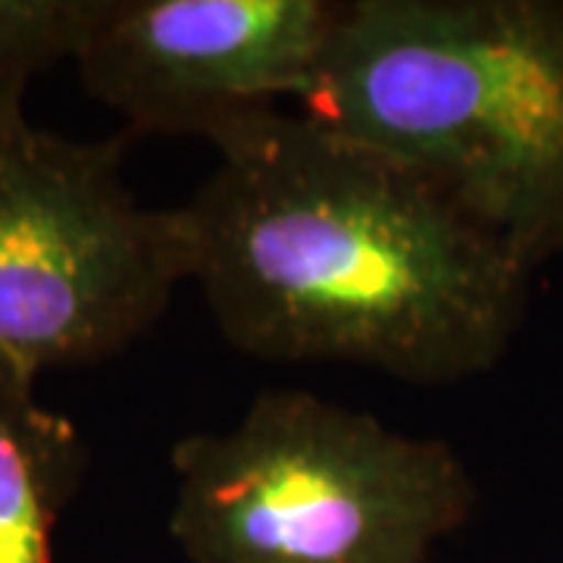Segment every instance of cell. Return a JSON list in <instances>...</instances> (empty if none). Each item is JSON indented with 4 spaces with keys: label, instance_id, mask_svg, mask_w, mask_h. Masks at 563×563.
<instances>
[{
    "label": "cell",
    "instance_id": "3",
    "mask_svg": "<svg viewBox=\"0 0 563 563\" xmlns=\"http://www.w3.org/2000/svg\"><path fill=\"white\" fill-rule=\"evenodd\" d=\"M169 463V536L191 563H429L476 510L451 444L310 391H263Z\"/></svg>",
    "mask_w": 563,
    "mask_h": 563
},
{
    "label": "cell",
    "instance_id": "2",
    "mask_svg": "<svg viewBox=\"0 0 563 563\" xmlns=\"http://www.w3.org/2000/svg\"><path fill=\"white\" fill-rule=\"evenodd\" d=\"M301 113L420 169L529 269L563 254V0H347Z\"/></svg>",
    "mask_w": 563,
    "mask_h": 563
},
{
    "label": "cell",
    "instance_id": "5",
    "mask_svg": "<svg viewBox=\"0 0 563 563\" xmlns=\"http://www.w3.org/2000/svg\"><path fill=\"white\" fill-rule=\"evenodd\" d=\"M344 0H95L76 66L129 135L203 139L303 101Z\"/></svg>",
    "mask_w": 563,
    "mask_h": 563
},
{
    "label": "cell",
    "instance_id": "7",
    "mask_svg": "<svg viewBox=\"0 0 563 563\" xmlns=\"http://www.w3.org/2000/svg\"><path fill=\"white\" fill-rule=\"evenodd\" d=\"M95 0H0V110L22 107L29 81L76 60Z\"/></svg>",
    "mask_w": 563,
    "mask_h": 563
},
{
    "label": "cell",
    "instance_id": "6",
    "mask_svg": "<svg viewBox=\"0 0 563 563\" xmlns=\"http://www.w3.org/2000/svg\"><path fill=\"white\" fill-rule=\"evenodd\" d=\"M88 470L76 422L0 366V563H54V529Z\"/></svg>",
    "mask_w": 563,
    "mask_h": 563
},
{
    "label": "cell",
    "instance_id": "4",
    "mask_svg": "<svg viewBox=\"0 0 563 563\" xmlns=\"http://www.w3.org/2000/svg\"><path fill=\"white\" fill-rule=\"evenodd\" d=\"M125 144L0 110V366L32 383L139 342L185 282L173 207L135 201Z\"/></svg>",
    "mask_w": 563,
    "mask_h": 563
},
{
    "label": "cell",
    "instance_id": "1",
    "mask_svg": "<svg viewBox=\"0 0 563 563\" xmlns=\"http://www.w3.org/2000/svg\"><path fill=\"white\" fill-rule=\"evenodd\" d=\"M210 144L217 166L173 220L185 282L232 347L410 385L501 361L529 266L420 169L276 107Z\"/></svg>",
    "mask_w": 563,
    "mask_h": 563
}]
</instances>
